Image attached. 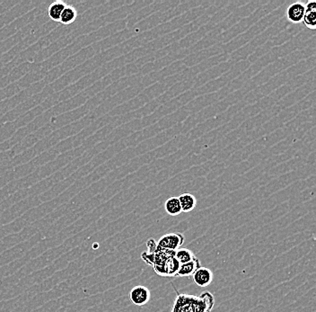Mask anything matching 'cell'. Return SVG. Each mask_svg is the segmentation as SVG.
Wrapping results in <instances>:
<instances>
[{"label":"cell","instance_id":"6da1fadb","mask_svg":"<svg viewBox=\"0 0 316 312\" xmlns=\"http://www.w3.org/2000/svg\"><path fill=\"white\" fill-rule=\"evenodd\" d=\"M147 251L143 252L141 259L148 266L153 267L154 271L163 277H177L181 264L175 258V251L157 248V241L150 238L146 241Z\"/></svg>","mask_w":316,"mask_h":312},{"label":"cell","instance_id":"7a4b0ae2","mask_svg":"<svg viewBox=\"0 0 316 312\" xmlns=\"http://www.w3.org/2000/svg\"><path fill=\"white\" fill-rule=\"evenodd\" d=\"M215 305V298L210 291L200 295H184L176 296L170 312H211Z\"/></svg>","mask_w":316,"mask_h":312},{"label":"cell","instance_id":"3957f363","mask_svg":"<svg viewBox=\"0 0 316 312\" xmlns=\"http://www.w3.org/2000/svg\"><path fill=\"white\" fill-rule=\"evenodd\" d=\"M184 242V236L181 233L173 232L163 235L157 241V248L176 251Z\"/></svg>","mask_w":316,"mask_h":312},{"label":"cell","instance_id":"277c9868","mask_svg":"<svg viewBox=\"0 0 316 312\" xmlns=\"http://www.w3.org/2000/svg\"><path fill=\"white\" fill-rule=\"evenodd\" d=\"M129 299L134 305H146L151 299V292L150 289L146 286L138 285L132 288V291L129 292Z\"/></svg>","mask_w":316,"mask_h":312},{"label":"cell","instance_id":"5b68a950","mask_svg":"<svg viewBox=\"0 0 316 312\" xmlns=\"http://www.w3.org/2000/svg\"><path fill=\"white\" fill-rule=\"evenodd\" d=\"M193 282L199 287L205 288L211 284L213 281L214 274L211 270L208 267L200 266L193 273Z\"/></svg>","mask_w":316,"mask_h":312},{"label":"cell","instance_id":"8992f818","mask_svg":"<svg viewBox=\"0 0 316 312\" xmlns=\"http://www.w3.org/2000/svg\"><path fill=\"white\" fill-rule=\"evenodd\" d=\"M287 18L293 24L302 23L303 18L306 14L305 4L301 2H295L290 5L287 9Z\"/></svg>","mask_w":316,"mask_h":312},{"label":"cell","instance_id":"52a82bcc","mask_svg":"<svg viewBox=\"0 0 316 312\" xmlns=\"http://www.w3.org/2000/svg\"><path fill=\"white\" fill-rule=\"evenodd\" d=\"M200 266H200V261H199V259L195 258V259H193L191 262L181 265L180 269L178 271L177 277H192L193 273H195L196 270L198 269Z\"/></svg>","mask_w":316,"mask_h":312},{"label":"cell","instance_id":"ba28073f","mask_svg":"<svg viewBox=\"0 0 316 312\" xmlns=\"http://www.w3.org/2000/svg\"><path fill=\"white\" fill-rule=\"evenodd\" d=\"M178 198H179L182 212H192L197 205V200L193 194L185 193V194H181Z\"/></svg>","mask_w":316,"mask_h":312},{"label":"cell","instance_id":"9c48e42d","mask_svg":"<svg viewBox=\"0 0 316 312\" xmlns=\"http://www.w3.org/2000/svg\"><path fill=\"white\" fill-rule=\"evenodd\" d=\"M67 7V4L62 1H55L52 4H50V7H48V15L50 16L51 20L55 22H60L61 14Z\"/></svg>","mask_w":316,"mask_h":312},{"label":"cell","instance_id":"30bf717a","mask_svg":"<svg viewBox=\"0 0 316 312\" xmlns=\"http://www.w3.org/2000/svg\"><path fill=\"white\" fill-rule=\"evenodd\" d=\"M164 210L171 216H177L181 214V205L178 197H171L164 203Z\"/></svg>","mask_w":316,"mask_h":312},{"label":"cell","instance_id":"8fae6325","mask_svg":"<svg viewBox=\"0 0 316 312\" xmlns=\"http://www.w3.org/2000/svg\"><path fill=\"white\" fill-rule=\"evenodd\" d=\"M77 17H78V11L75 7L67 5V7H65L64 10L61 14L60 22L63 25H71L75 22Z\"/></svg>","mask_w":316,"mask_h":312},{"label":"cell","instance_id":"7c38bea8","mask_svg":"<svg viewBox=\"0 0 316 312\" xmlns=\"http://www.w3.org/2000/svg\"><path fill=\"white\" fill-rule=\"evenodd\" d=\"M175 258L177 259L178 262L181 265L191 262L193 259H195L196 255L192 250L188 248H180L175 251Z\"/></svg>","mask_w":316,"mask_h":312},{"label":"cell","instance_id":"4fadbf2b","mask_svg":"<svg viewBox=\"0 0 316 312\" xmlns=\"http://www.w3.org/2000/svg\"><path fill=\"white\" fill-rule=\"evenodd\" d=\"M303 23L306 25V27L311 30H315L316 28V11L313 12H306L305 16L303 18Z\"/></svg>","mask_w":316,"mask_h":312},{"label":"cell","instance_id":"5bb4252c","mask_svg":"<svg viewBox=\"0 0 316 312\" xmlns=\"http://www.w3.org/2000/svg\"><path fill=\"white\" fill-rule=\"evenodd\" d=\"M305 7H306V12L316 11V2L315 1H309L305 5Z\"/></svg>","mask_w":316,"mask_h":312}]
</instances>
